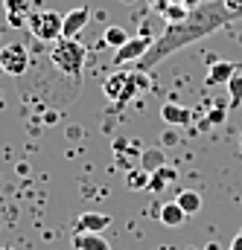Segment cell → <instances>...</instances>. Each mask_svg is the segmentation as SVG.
Returning a JSON list of instances; mask_svg holds the SVG:
<instances>
[{"label":"cell","instance_id":"obj_9","mask_svg":"<svg viewBox=\"0 0 242 250\" xmlns=\"http://www.w3.org/2000/svg\"><path fill=\"white\" fill-rule=\"evenodd\" d=\"M3 9H6V21L12 29H21L29 23V0H3Z\"/></svg>","mask_w":242,"mask_h":250},{"label":"cell","instance_id":"obj_12","mask_svg":"<svg viewBox=\"0 0 242 250\" xmlns=\"http://www.w3.org/2000/svg\"><path fill=\"white\" fill-rule=\"evenodd\" d=\"M161 117H164V123L167 125H190L193 111H190V108H181V105H175V102H167V105L161 108Z\"/></svg>","mask_w":242,"mask_h":250},{"label":"cell","instance_id":"obj_13","mask_svg":"<svg viewBox=\"0 0 242 250\" xmlns=\"http://www.w3.org/2000/svg\"><path fill=\"white\" fill-rule=\"evenodd\" d=\"M158 215H161V224H167V227H181L184 221L190 218L181 207H178V201H169V204H164Z\"/></svg>","mask_w":242,"mask_h":250},{"label":"cell","instance_id":"obj_22","mask_svg":"<svg viewBox=\"0 0 242 250\" xmlns=\"http://www.w3.org/2000/svg\"><path fill=\"white\" fill-rule=\"evenodd\" d=\"M231 250H242V230L237 233V239H234V245H231Z\"/></svg>","mask_w":242,"mask_h":250},{"label":"cell","instance_id":"obj_6","mask_svg":"<svg viewBox=\"0 0 242 250\" xmlns=\"http://www.w3.org/2000/svg\"><path fill=\"white\" fill-rule=\"evenodd\" d=\"M149 44H152V41H149V35L128 38L120 50L114 53V64H125V62H137V59H143V56H146V50H149Z\"/></svg>","mask_w":242,"mask_h":250},{"label":"cell","instance_id":"obj_20","mask_svg":"<svg viewBox=\"0 0 242 250\" xmlns=\"http://www.w3.org/2000/svg\"><path fill=\"white\" fill-rule=\"evenodd\" d=\"M128 184H131V187H149V175H146V172H137V175H131V178H128Z\"/></svg>","mask_w":242,"mask_h":250},{"label":"cell","instance_id":"obj_10","mask_svg":"<svg viewBox=\"0 0 242 250\" xmlns=\"http://www.w3.org/2000/svg\"><path fill=\"white\" fill-rule=\"evenodd\" d=\"M237 70H240V67L234 62H213L210 70H207V79H204V82H207V84H228Z\"/></svg>","mask_w":242,"mask_h":250},{"label":"cell","instance_id":"obj_24","mask_svg":"<svg viewBox=\"0 0 242 250\" xmlns=\"http://www.w3.org/2000/svg\"><path fill=\"white\" fill-rule=\"evenodd\" d=\"M6 250H15V248H6Z\"/></svg>","mask_w":242,"mask_h":250},{"label":"cell","instance_id":"obj_25","mask_svg":"<svg viewBox=\"0 0 242 250\" xmlns=\"http://www.w3.org/2000/svg\"><path fill=\"white\" fill-rule=\"evenodd\" d=\"M125 3H131V0H125Z\"/></svg>","mask_w":242,"mask_h":250},{"label":"cell","instance_id":"obj_23","mask_svg":"<svg viewBox=\"0 0 242 250\" xmlns=\"http://www.w3.org/2000/svg\"><path fill=\"white\" fill-rule=\"evenodd\" d=\"M158 250H172V248H158Z\"/></svg>","mask_w":242,"mask_h":250},{"label":"cell","instance_id":"obj_16","mask_svg":"<svg viewBox=\"0 0 242 250\" xmlns=\"http://www.w3.org/2000/svg\"><path fill=\"white\" fill-rule=\"evenodd\" d=\"M125 41H128V35H125V29H122V26H117V23L105 26V35H102V44H105V47H114V50H120Z\"/></svg>","mask_w":242,"mask_h":250},{"label":"cell","instance_id":"obj_14","mask_svg":"<svg viewBox=\"0 0 242 250\" xmlns=\"http://www.w3.org/2000/svg\"><path fill=\"white\" fill-rule=\"evenodd\" d=\"M175 201H178V207H181L187 215H195V212L201 209V195H198L195 189H181Z\"/></svg>","mask_w":242,"mask_h":250},{"label":"cell","instance_id":"obj_8","mask_svg":"<svg viewBox=\"0 0 242 250\" xmlns=\"http://www.w3.org/2000/svg\"><path fill=\"white\" fill-rule=\"evenodd\" d=\"M88 18H91V9L88 6H79V9H70L64 15V26H61V38H76L85 26H88Z\"/></svg>","mask_w":242,"mask_h":250},{"label":"cell","instance_id":"obj_1","mask_svg":"<svg viewBox=\"0 0 242 250\" xmlns=\"http://www.w3.org/2000/svg\"><path fill=\"white\" fill-rule=\"evenodd\" d=\"M231 18H234V15H231L228 9H219V6H201V9H195V15H190L187 21H181V23H169L167 35L155 44V53H152V56H143L140 67L149 70L158 59H164V56L172 53L175 47H181V44H187V41L201 38L204 32L219 29V26H222L225 21H231Z\"/></svg>","mask_w":242,"mask_h":250},{"label":"cell","instance_id":"obj_17","mask_svg":"<svg viewBox=\"0 0 242 250\" xmlns=\"http://www.w3.org/2000/svg\"><path fill=\"white\" fill-rule=\"evenodd\" d=\"M228 93H231V108H237L242 102V67L231 76V82H228Z\"/></svg>","mask_w":242,"mask_h":250},{"label":"cell","instance_id":"obj_7","mask_svg":"<svg viewBox=\"0 0 242 250\" xmlns=\"http://www.w3.org/2000/svg\"><path fill=\"white\" fill-rule=\"evenodd\" d=\"M111 227V215L105 212H82L73 224V233H102Z\"/></svg>","mask_w":242,"mask_h":250},{"label":"cell","instance_id":"obj_21","mask_svg":"<svg viewBox=\"0 0 242 250\" xmlns=\"http://www.w3.org/2000/svg\"><path fill=\"white\" fill-rule=\"evenodd\" d=\"M222 3H225V9H228L234 18H237V15H242V0H222Z\"/></svg>","mask_w":242,"mask_h":250},{"label":"cell","instance_id":"obj_5","mask_svg":"<svg viewBox=\"0 0 242 250\" xmlns=\"http://www.w3.org/2000/svg\"><path fill=\"white\" fill-rule=\"evenodd\" d=\"M102 90H105L108 99H114V102L122 105V102H128V99L134 96V90H137V76L128 73V70H117V73H111V76L105 79Z\"/></svg>","mask_w":242,"mask_h":250},{"label":"cell","instance_id":"obj_3","mask_svg":"<svg viewBox=\"0 0 242 250\" xmlns=\"http://www.w3.org/2000/svg\"><path fill=\"white\" fill-rule=\"evenodd\" d=\"M61 26H64V15L53 12V9L32 12V15H29V23H26V29H29L38 41H47V44H56L61 38Z\"/></svg>","mask_w":242,"mask_h":250},{"label":"cell","instance_id":"obj_19","mask_svg":"<svg viewBox=\"0 0 242 250\" xmlns=\"http://www.w3.org/2000/svg\"><path fill=\"white\" fill-rule=\"evenodd\" d=\"M207 123H213V125L225 123V105H216V108L210 111V117H207Z\"/></svg>","mask_w":242,"mask_h":250},{"label":"cell","instance_id":"obj_18","mask_svg":"<svg viewBox=\"0 0 242 250\" xmlns=\"http://www.w3.org/2000/svg\"><path fill=\"white\" fill-rule=\"evenodd\" d=\"M164 12H167V21H169V23H181V21L190 18V9H187L184 3H178V6H167Z\"/></svg>","mask_w":242,"mask_h":250},{"label":"cell","instance_id":"obj_15","mask_svg":"<svg viewBox=\"0 0 242 250\" xmlns=\"http://www.w3.org/2000/svg\"><path fill=\"white\" fill-rule=\"evenodd\" d=\"M169 181H175V169H169V166H161L152 178H149V192H164V187L169 184Z\"/></svg>","mask_w":242,"mask_h":250},{"label":"cell","instance_id":"obj_2","mask_svg":"<svg viewBox=\"0 0 242 250\" xmlns=\"http://www.w3.org/2000/svg\"><path fill=\"white\" fill-rule=\"evenodd\" d=\"M85 56L88 50L76 41V38H59L50 50V62L56 64V70L70 76V79H79L82 70H85Z\"/></svg>","mask_w":242,"mask_h":250},{"label":"cell","instance_id":"obj_4","mask_svg":"<svg viewBox=\"0 0 242 250\" xmlns=\"http://www.w3.org/2000/svg\"><path fill=\"white\" fill-rule=\"evenodd\" d=\"M0 70L6 76H24L29 70V50L21 41H12L6 47H0Z\"/></svg>","mask_w":242,"mask_h":250},{"label":"cell","instance_id":"obj_11","mask_svg":"<svg viewBox=\"0 0 242 250\" xmlns=\"http://www.w3.org/2000/svg\"><path fill=\"white\" fill-rule=\"evenodd\" d=\"M73 250H111L102 233H73Z\"/></svg>","mask_w":242,"mask_h":250}]
</instances>
